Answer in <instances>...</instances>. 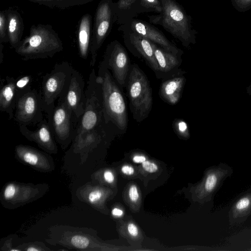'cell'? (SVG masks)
<instances>
[{
    "label": "cell",
    "instance_id": "1",
    "mask_svg": "<svg viewBox=\"0 0 251 251\" xmlns=\"http://www.w3.org/2000/svg\"><path fill=\"white\" fill-rule=\"evenodd\" d=\"M63 50L58 33L50 24L32 25L28 35L15 49L24 61L52 57Z\"/></svg>",
    "mask_w": 251,
    "mask_h": 251
},
{
    "label": "cell",
    "instance_id": "2",
    "mask_svg": "<svg viewBox=\"0 0 251 251\" xmlns=\"http://www.w3.org/2000/svg\"><path fill=\"white\" fill-rule=\"evenodd\" d=\"M162 11L149 16L150 22L159 25L185 48L196 43V31L193 28L191 18L175 0H161Z\"/></svg>",
    "mask_w": 251,
    "mask_h": 251
},
{
    "label": "cell",
    "instance_id": "3",
    "mask_svg": "<svg viewBox=\"0 0 251 251\" xmlns=\"http://www.w3.org/2000/svg\"><path fill=\"white\" fill-rule=\"evenodd\" d=\"M97 78L101 84L106 124H112L122 130L126 129L128 116L125 101L109 70L100 64Z\"/></svg>",
    "mask_w": 251,
    "mask_h": 251
},
{
    "label": "cell",
    "instance_id": "4",
    "mask_svg": "<svg viewBox=\"0 0 251 251\" xmlns=\"http://www.w3.org/2000/svg\"><path fill=\"white\" fill-rule=\"evenodd\" d=\"M127 92L133 119L141 122L147 118L151 110L152 95L149 81L141 69L133 64L127 77Z\"/></svg>",
    "mask_w": 251,
    "mask_h": 251
},
{
    "label": "cell",
    "instance_id": "5",
    "mask_svg": "<svg viewBox=\"0 0 251 251\" xmlns=\"http://www.w3.org/2000/svg\"><path fill=\"white\" fill-rule=\"evenodd\" d=\"M74 68L67 61L56 64L42 81L41 95L44 112L48 119L52 115L55 101L65 96L71 81Z\"/></svg>",
    "mask_w": 251,
    "mask_h": 251
},
{
    "label": "cell",
    "instance_id": "6",
    "mask_svg": "<svg viewBox=\"0 0 251 251\" xmlns=\"http://www.w3.org/2000/svg\"><path fill=\"white\" fill-rule=\"evenodd\" d=\"M85 92V110L78 121L75 134L108 125L104 118L101 84L94 69L90 74Z\"/></svg>",
    "mask_w": 251,
    "mask_h": 251
},
{
    "label": "cell",
    "instance_id": "7",
    "mask_svg": "<svg viewBox=\"0 0 251 251\" xmlns=\"http://www.w3.org/2000/svg\"><path fill=\"white\" fill-rule=\"evenodd\" d=\"M115 23L112 0H100L96 10L90 48L91 66L95 65L98 52Z\"/></svg>",
    "mask_w": 251,
    "mask_h": 251
},
{
    "label": "cell",
    "instance_id": "8",
    "mask_svg": "<svg viewBox=\"0 0 251 251\" xmlns=\"http://www.w3.org/2000/svg\"><path fill=\"white\" fill-rule=\"evenodd\" d=\"M53 134L61 143H68L75 135L79 120L68 105L65 97L58 99L48 120Z\"/></svg>",
    "mask_w": 251,
    "mask_h": 251
},
{
    "label": "cell",
    "instance_id": "9",
    "mask_svg": "<svg viewBox=\"0 0 251 251\" xmlns=\"http://www.w3.org/2000/svg\"><path fill=\"white\" fill-rule=\"evenodd\" d=\"M41 93L31 87L20 92L15 109V120L19 125L36 124L44 119Z\"/></svg>",
    "mask_w": 251,
    "mask_h": 251
},
{
    "label": "cell",
    "instance_id": "10",
    "mask_svg": "<svg viewBox=\"0 0 251 251\" xmlns=\"http://www.w3.org/2000/svg\"><path fill=\"white\" fill-rule=\"evenodd\" d=\"M100 64L111 70L118 84L126 85L130 68L129 59L125 48L119 41L115 40L108 45Z\"/></svg>",
    "mask_w": 251,
    "mask_h": 251
},
{
    "label": "cell",
    "instance_id": "11",
    "mask_svg": "<svg viewBox=\"0 0 251 251\" xmlns=\"http://www.w3.org/2000/svg\"><path fill=\"white\" fill-rule=\"evenodd\" d=\"M118 30L122 32L125 45L134 55H139L145 60L154 72H158V65L156 60L151 41L132 31L124 25H120Z\"/></svg>",
    "mask_w": 251,
    "mask_h": 251
},
{
    "label": "cell",
    "instance_id": "12",
    "mask_svg": "<svg viewBox=\"0 0 251 251\" xmlns=\"http://www.w3.org/2000/svg\"><path fill=\"white\" fill-rule=\"evenodd\" d=\"M123 25L167 51L180 56L183 53V51L169 41L160 30L146 22L133 18Z\"/></svg>",
    "mask_w": 251,
    "mask_h": 251
},
{
    "label": "cell",
    "instance_id": "13",
    "mask_svg": "<svg viewBox=\"0 0 251 251\" xmlns=\"http://www.w3.org/2000/svg\"><path fill=\"white\" fill-rule=\"evenodd\" d=\"M85 82L82 75L73 69L71 81L65 99L77 119L83 115L85 105Z\"/></svg>",
    "mask_w": 251,
    "mask_h": 251
},
{
    "label": "cell",
    "instance_id": "14",
    "mask_svg": "<svg viewBox=\"0 0 251 251\" xmlns=\"http://www.w3.org/2000/svg\"><path fill=\"white\" fill-rule=\"evenodd\" d=\"M16 79L7 76L0 80V110L6 113L10 120L14 117V111L20 93L16 86Z\"/></svg>",
    "mask_w": 251,
    "mask_h": 251
},
{
    "label": "cell",
    "instance_id": "15",
    "mask_svg": "<svg viewBox=\"0 0 251 251\" xmlns=\"http://www.w3.org/2000/svg\"><path fill=\"white\" fill-rule=\"evenodd\" d=\"M19 129L22 135L27 139L34 141L49 150L55 148L52 139L53 133L46 119H44L38 124L35 130H30L26 126L22 125H19Z\"/></svg>",
    "mask_w": 251,
    "mask_h": 251
},
{
    "label": "cell",
    "instance_id": "16",
    "mask_svg": "<svg viewBox=\"0 0 251 251\" xmlns=\"http://www.w3.org/2000/svg\"><path fill=\"white\" fill-rule=\"evenodd\" d=\"M7 19V34L12 48L15 49L22 40L24 30L23 19L20 13L14 8L5 10Z\"/></svg>",
    "mask_w": 251,
    "mask_h": 251
},
{
    "label": "cell",
    "instance_id": "17",
    "mask_svg": "<svg viewBox=\"0 0 251 251\" xmlns=\"http://www.w3.org/2000/svg\"><path fill=\"white\" fill-rule=\"evenodd\" d=\"M92 16L87 13L83 15L80 21L77 30V47L80 57L87 59L90 53L92 32Z\"/></svg>",
    "mask_w": 251,
    "mask_h": 251
},
{
    "label": "cell",
    "instance_id": "18",
    "mask_svg": "<svg viewBox=\"0 0 251 251\" xmlns=\"http://www.w3.org/2000/svg\"><path fill=\"white\" fill-rule=\"evenodd\" d=\"M185 81L184 76H177L165 81L160 87V97L170 104H176L180 99Z\"/></svg>",
    "mask_w": 251,
    "mask_h": 251
},
{
    "label": "cell",
    "instance_id": "19",
    "mask_svg": "<svg viewBox=\"0 0 251 251\" xmlns=\"http://www.w3.org/2000/svg\"><path fill=\"white\" fill-rule=\"evenodd\" d=\"M151 45L159 71L168 73L178 67L181 62V56L167 51L152 42Z\"/></svg>",
    "mask_w": 251,
    "mask_h": 251
},
{
    "label": "cell",
    "instance_id": "20",
    "mask_svg": "<svg viewBox=\"0 0 251 251\" xmlns=\"http://www.w3.org/2000/svg\"><path fill=\"white\" fill-rule=\"evenodd\" d=\"M138 0H112L115 14V23L123 25L137 15L136 6Z\"/></svg>",
    "mask_w": 251,
    "mask_h": 251
},
{
    "label": "cell",
    "instance_id": "21",
    "mask_svg": "<svg viewBox=\"0 0 251 251\" xmlns=\"http://www.w3.org/2000/svg\"><path fill=\"white\" fill-rule=\"evenodd\" d=\"M28 1L50 8L65 9L92 2L95 0H26Z\"/></svg>",
    "mask_w": 251,
    "mask_h": 251
},
{
    "label": "cell",
    "instance_id": "22",
    "mask_svg": "<svg viewBox=\"0 0 251 251\" xmlns=\"http://www.w3.org/2000/svg\"><path fill=\"white\" fill-rule=\"evenodd\" d=\"M251 212V193L240 198L231 208L232 216L237 218L248 215Z\"/></svg>",
    "mask_w": 251,
    "mask_h": 251
},
{
    "label": "cell",
    "instance_id": "23",
    "mask_svg": "<svg viewBox=\"0 0 251 251\" xmlns=\"http://www.w3.org/2000/svg\"><path fill=\"white\" fill-rule=\"evenodd\" d=\"M162 10L161 0H138L136 6L137 15L142 13H160Z\"/></svg>",
    "mask_w": 251,
    "mask_h": 251
},
{
    "label": "cell",
    "instance_id": "24",
    "mask_svg": "<svg viewBox=\"0 0 251 251\" xmlns=\"http://www.w3.org/2000/svg\"><path fill=\"white\" fill-rule=\"evenodd\" d=\"M9 42L7 34V19L5 10L0 12V43Z\"/></svg>",
    "mask_w": 251,
    "mask_h": 251
},
{
    "label": "cell",
    "instance_id": "25",
    "mask_svg": "<svg viewBox=\"0 0 251 251\" xmlns=\"http://www.w3.org/2000/svg\"><path fill=\"white\" fill-rule=\"evenodd\" d=\"M174 129L179 135L187 137L189 135V130L187 123L181 119H176L173 123Z\"/></svg>",
    "mask_w": 251,
    "mask_h": 251
},
{
    "label": "cell",
    "instance_id": "26",
    "mask_svg": "<svg viewBox=\"0 0 251 251\" xmlns=\"http://www.w3.org/2000/svg\"><path fill=\"white\" fill-rule=\"evenodd\" d=\"M32 81L31 75H25L16 79V86L19 91H22L30 87Z\"/></svg>",
    "mask_w": 251,
    "mask_h": 251
},
{
    "label": "cell",
    "instance_id": "27",
    "mask_svg": "<svg viewBox=\"0 0 251 251\" xmlns=\"http://www.w3.org/2000/svg\"><path fill=\"white\" fill-rule=\"evenodd\" d=\"M71 243L74 247L77 248L84 249L88 247L90 242L87 237L76 235L72 237Z\"/></svg>",
    "mask_w": 251,
    "mask_h": 251
},
{
    "label": "cell",
    "instance_id": "28",
    "mask_svg": "<svg viewBox=\"0 0 251 251\" xmlns=\"http://www.w3.org/2000/svg\"><path fill=\"white\" fill-rule=\"evenodd\" d=\"M232 3L240 12L246 11L251 8V0H232Z\"/></svg>",
    "mask_w": 251,
    "mask_h": 251
},
{
    "label": "cell",
    "instance_id": "29",
    "mask_svg": "<svg viewBox=\"0 0 251 251\" xmlns=\"http://www.w3.org/2000/svg\"><path fill=\"white\" fill-rule=\"evenodd\" d=\"M16 193V187L13 184L7 185L3 192L4 198L6 200H10L14 198Z\"/></svg>",
    "mask_w": 251,
    "mask_h": 251
},
{
    "label": "cell",
    "instance_id": "30",
    "mask_svg": "<svg viewBox=\"0 0 251 251\" xmlns=\"http://www.w3.org/2000/svg\"><path fill=\"white\" fill-rule=\"evenodd\" d=\"M143 169L147 172L153 173L158 170V167L155 163L149 160H145L142 163Z\"/></svg>",
    "mask_w": 251,
    "mask_h": 251
},
{
    "label": "cell",
    "instance_id": "31",
    "mask_svg": "<svg viewBox=\"0 0 251 251\" xmlns=\"http://www.w3.org/2000/svg\"><path fill=\"white\" fill-rule=\"evenodd\" d=\"M102 196V193L99 190L92 191L88 195V200L91 203H95L99 201Z\"/></svg>",
    "mask_w": 251,
    "mask_h": 251
},
{
    "label": "cell",
    "instance_id": "32",
    "mask_svg": "<svg viewBox=\"0 0 251 251\" xmlns=\"http://www.w3.org/2000/svg\"><path fill=\"white\" fill-rule=\"evenodd\" d=\"M128 196L131 201L136 202L139 198L137 187L135 185H131L128 190Z\"/></svg>",
    "mask_w": 251,
    "mask_h": 251
},
{
    "label": "cell",
    "instance_id": "33",
    "mask_svg": "<svg viewBox=\"0 0 251 251\" xmlns=\"http://www.w3.org/2000/svg\"><path fill=\"white\" fill-rule=\"evenodd\" d=\"M127 231L129 234L133 237H136L138 234V229L133 223H130L128 225Z\"/></svg>",
    "mask_w": 251,
    "mask_h": 251
},
{
    "label": "cell",
    "instance_id": "34",
    "mask_svg": "<svg viewBox=\"0 0 251 251\" xmlns=\"http://www.w3.org/2000/svg\"><path fill=\"white\" fill-rule=\"evenodd\" d=\"M121 171L126 175L131 176L134 173L135 170L132 166L128 165H125L122 167Z\"/></svg>",
    "mask_w": 251,
    "mask_h": 251
},
{
    "label": "cell",
    "instance_id": "35",
    "mask_svg": "<svg viewBox=\"0 0 251 251\" xmlns=\"http://www.w3.org/2000/svg\"><path fill=\"white\" fill-rule=\"evenodd\" d=\"M103 177L105 181L108 183H112L114 181V176L113 173L109 170L104 172Z\"/></svg>",
    "mask_w": 251,
    "mask_h": 251
},
{
    "label": "cell",
    "instance_id": "36",
    "mask_svg": "<svg viewBox=\"0 0 251 251\" xmlns=\"http://www.w3.org/2000/svg\"><path fill=\"white\" fill-rule=\"evenodd\" d=\"M132 160L136 163H142L146 160V157L145 156L141 155H136L133 156Z\"/></svg>",
    "mask_w": 251,
    "mask_h": 251
},
{
    "label": "cell",
    "instance_id": "37",
    "mask_svg": "<svg viewBox=\"0 0 251 251\" xmlns=\"http://www.w3.org/2000/svg\"><path fill=\"white\" fill-rule=\"evenodd\" d=\"M111 213L114 216L120 217L123 215L124 212L122 209L116 207L112 209Z\"/></svg>",
    "mask_w": 251,
    "mask_h": 251
},
{
    "label": "cell",
    "instance_id": "38",
    "mask_svg": "<svg viewBox=\"0 0 251 251\" xmlns=\"http://www.w3.org/2000/svg\"><path fill=\"white\" fill-rule=\"evenodd\" d=\"M3 44L0 43V64H2L3 61L4 59V54L3 52Z\"/></svg>",
    "mask_w": 251,
    "mask_h": 251
},
{
    "label": "cell",
    "instance_id": "39",
    "mask_svg": "<svg viewBox=\"0 0 251 251\" xmlns=\"http://www.w3.org/2000/svg\"><path fill=\"white\" fill-rule=\"evenodd\" d=\"M247 93L251 96V83L247 88Z\"/></svg>",
    "mask_w": 251,
    "mask_h": 251
},
{
    "label": "cell",
    "instance_id": "40",
    "mask_svg": "<svg viewBox=\"0 0 251 251\" xmlns=\"http://www.w3.org/2000/svg\"><path fill=\"white\" fill-rule=\"evenodd\" d=\"M27 251H38L39 249H36V248L31 247L27 249Z\"/></svg>",
    "mask_w": 251,
    "mask_h": 251
},
{
    "label": "cell",
    "instance_id": "41",
    "mask_svg": "<svg viewBox=\"0 0 251 251\" xmlns=\"http://www.w3.org/2000/svg\"><path fill=\"white\" fill-rule=\"evenodd\" d=\"M11 251H19V250H17V249H12V250H11Z\"/></svg>",
    "mask_w": 251,
    "mask_h": 251
}]
</instances>
